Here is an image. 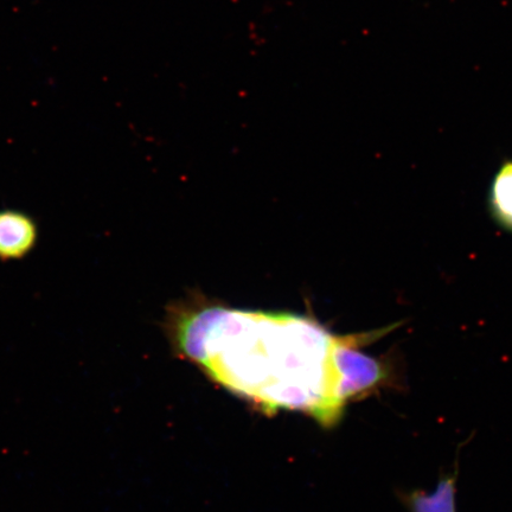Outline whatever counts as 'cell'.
Wrapping results in <instances>:
<instances>
[{
	"mask_svg": "<svg viewBox=\"0 0 512 512\" xmlns=\"http://www.w3.org/2000/svg\"><path fill=\"white\" fill-rule=\"evenodd\" d=\"M489 204L499 226L512 232V160L498 170L491 185Z\"/></svg>",
	"mask_w": 512,
	"mask_h": 512,
	"instance_id": "4",
	"label": "cell"
},
{
	"mask_svg": "<svg viewBox=\"0 0 512 512\" xmlns=\"http://www.w3.org/2000/svg\"><path fill=\"white\" fill-rule=\"evenodd\" d=\"M457 480V472L445 475L433 491L408 492L403 502L409 512H457Z\"/></svg>",
	"mask_w": 512,
	"mask_h": 512,
	"instance_id": "3",
	"label": "cell"
},
{
	"mask_svg": "<svg viewBox=\"0 0 512 512\" xmlns=\"http://www.w3.org/2000/svg\"><path fill=\"white\" fill-rule=\"evenodd\" d=\"M169 331L192 362L266 411L299 409L328 427L342 416L338 354L348 336L290 313L221 306L176 311Z\"/></svg>",
	"mask_w": 512,
	"mask_h": 512,
	"instance_id": "1",
	"label": "cell"
},
{
	"mask_svg": "<svg viewBox=\"0 0 512 512\" xmlns=\"http://www.w3.org/2000/svg\"><path fill=\"white\" fill-rule=\"evenodd\" d=\"M37 222L22 210H0V261L11 262L27 258L37 246Z\"/></svg>",
	"mask_w": 512,
	"mask_h": 512,
	"instance_id": "2",
	"label": "cell"
}]
</instances>
